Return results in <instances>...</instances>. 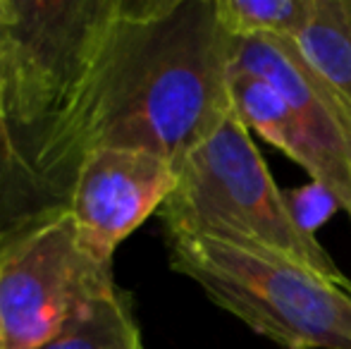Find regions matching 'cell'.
I'll list each match as a JSON object with an SVG mask.
<instances>
[{
	"label": "cell",
	"instance_id": "6da1fadb",
	"mask_svg": "<svg viewBox=\"0 0 351 349\" xmlns=\"http://www.w3.org/2000/svg\"><path fill=\"white\" fill-rule=\"evenodd\" d=\"M234 38L215 0H117L91 72L38 163L72 191L93 149H136L180 168L234 112Z\"/></svg>",
	"mask_w": 351,
	"mask_h": 349
},
{
	"label": "cell",
	"instance_id": "7a4b0ae2",
	"mask_svg": "<svg viewBox=\"0 0 351 349\" xmlns=\"http://www.w3.org/2000/svg\"><path fill=\"white\" fill-rule=\"evenodd\" d=\"M158 213L167 237L201 234L268 249L351 289L315 232L296 218L289 196L275 184L237 112L186 154L177 168L175 189Z\"/></svg>",
	"mask_w": 351,
	"mask_h": 349
},
{
	"label": "cell",
	"instance_id": "3957f363",
	"mask_svg": "<svg viewBox=\"0 0 351 349\" xmlns=\"http://www.w3.org/2000/svg\"><path fill=\"white\" fill-rule=\"evenodd\" d=\"M170 263L220 309L285 349H351V289L268 249L170 237Z\"/></svg>",
	"mask_w": 351,
	"mask_h": 349
},
{
	"label": "cell",
	"instance_id": "277c9868",
	"mask_svg": "<svg viewBox=\"0 0 351 349\" xmlns=\"http://www.w3.org/2000/svg\"><path fill=\"white\" fill-rule=\"evenodd\" d=\"M115 8L117 0H8L0 24L3 117L36 160L82 91Z\"/></svg>",
	"mask_w": 351,
	"mask_h": 349
},
{
	"label": "cell",
	"instance_id": "5b68a950",
	"mask_svg": "<svg viewBox=\"0 0 351 349\" xmlns=\"http://www.w3.org/2000/svg\"><path fill=\"white\" fill-rule=\"evenodd\" d=\"M110 263L79 247L77 225L65 213L0 254V328L8 349H41L72 313L110 287Z\"/></svg>",
	"mask_w": 351,
	"mask_h": 349
},
{
	"label": "cell",
	"instance_id": "8992f818",
	"mask_svg": "<svg viewBox=\"0 0 351 349\" xmlns=\"http://www.w3.org/2000/svg\"><path fill=\"white\" fill-rule=\"evenodd\" d=\"M177 184L170 160L136 149H93L74 175L70 213L79 247L110 263L112 252L151 213H158Z\"/></svg>",
	"mask_w": 351,
	"mask_h": 349
},
{
	"label": "cell",
	"instance_id": "52a82bcc",
	"mask_svg": "<svg viewBox=\"0 0 351 349\" xmlns=\"http://www.w3.org/2000/svg\"><path fill=\"white\" fill-rule=\"evenodd\" d=\"M232 72L258 77L278 88L320 144L351 165V103L306 60L294 38H234Z\"/></svg>",
	"mask_w": 351,
	"mask_h": 349
},
{
	"label": "cell",
	"instance_id": "ba28073f",
	"mask_svg": "<svg viewBox=\"0 0 351 349\" xmlns=\"http://www.w3.org/2000/svg\"><path fill=\"white\" fill-rule=\"evenodd\" d=\"M230 91L234 112L246 130L263 136L268 144L278 146L287 158L301 165L311 180L323 186L351 218V165L347 160L330 154L304 117L268 82L232 72Z\"/></svg>",
	"mask_w": 351,
	"mask_h": 349
},
{
	"label": "cell",
	"instance_id": "9c48e42d",
	"mask_svg": "<svg viewBox=\"0 0 351 349\" xmlns=\"http://www.w3.org/2000/svg\"><path fill=\"white\" fill-rule=\"evenodd\" d=\"M72 191L38 165L17 130L0 117V254L70 213Z\"/></svg>",
	"mask_w": 351,
	"mask_h": 349
},
{
	"label": "cell",
	"instance_id": "30bf717a",
	"mask_svg": "<svg viewBox=\"0 0 351 349\" xmlns=\"http://www.w3.org/2000/svg\"><path fill=\"white\" fill-rule=\"evenodd\" d=\"M41 349H143L127 297L115 285L88 297Z\"/></svg>",
	"mask_w": 351,
	"mask_h": 349
},
{
	"label": "cell",
	"instance_id": "8fae6325",
	"mask_svg": "<svg viewBox=\"0 0 351 349\" xmlns=\"http://www.w3.org/2000/svg\"><path fill=\"white\" fill-rule=\"evenodd\" d=\"M306 60L351 103V17L344 0H315V12L294 38Z\"/></svg>",
	"mask_w": 351,
	"mask_h": 349
},
{
	"label": "cell",
	"instance_id": "7c38bea8",
	"mask_svg": "<svg viewBox=\"0 0 351 349\" xmlns=\"http://www.w3.org/2000/svg\"><path fill=\"white\" fill-rule=\"evenodd\" d=\"M232 38H296L315 12V0H215Z\"/></svg>",
	"mask_w": 351,
	"mask_h": 349
},
{
	"label": "cell",
	"instance_id": "4fadbf2b",
	"mask_svg": "<svg viewBox=\"0 0 351 349\" xmlns=\"http://www.w3.org/2000/svg\"><path fill=\"white\" fill-rule=\"evenodd\" d=\"M0 117H3V77H0Z\"/></svg>",
	"mask_w": 351,
	"mask_h": 349
},
{
	"label": "cell",
	"instance_id": "5bb4252c",
	"mask_svg": "<svg viewBox=\"0 0 351 349\" xmlns=\"http://www.w3.org/2000/svg\"><path fill=\"white\" fill-rule=\"evenodd\" d=\"M0 349H8V347H5V337H3V328H0Z\"/></svg>",
	"mask_w": 351,
	"mask_h": 349
},
{
	"label": "cell",
	"instance_id": "9a60e30c",
	"mask_svg": "<svg viewBox=\"0 0 351 349\" xmlns=\"http://www.w3.org/2000/svg\"><path fill=\"white\" fill-rule=\"evenodd\" d=\"M344 5H347V12H349V17H351V0H344Z\"/></svg>",
	"mask_w": 351,
	"mask_h": 349
}]
</instances>
